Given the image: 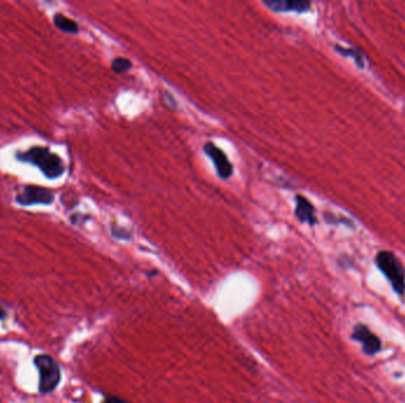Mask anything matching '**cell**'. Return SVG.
Here are the masks:
<instances>
[{"mask_svg": "<svg viewBox=\"0 0 405 403\" xmlns=\"http://www.w3.org/2000/svg\"><path fill=\"white\" fill-rule=\"evenodd\" d=\"M15 158L19 162L29 163L37 167L46 179H60L66 173V163L63 159L50 151L48 147L33 146L28 151H17Z\"/></svg>", "mask_w": 405, "mask_h": 403, "instance_id": "6da1fadb", "label": "cell"}, {"mask_svg": "<svg viewBox=\"0 0 405 403\" xmlns=\"http://www.w3.org/2000/svg\"><path fill=\"white\" fill-rule=\"evenodd\" d=\"M376 265L399 296L405 294V270L397 256L390 251H381L376 256Z\"/></svg>", "mask_w": 405, "mask_h": 403, "instance_id": "7a4b0ae2", "label": "cell"}, {"mask_svg": "<svg viewBox=\"0 0 405 403\" xmlns=\"http://www.w3.org/2000/svg\"><path fill=\"white\" fill-rule=\"evenodd\" d=\"M33 363L39 373L38 391L43 395L53 393L61 382V368L58 363L46 354L37 355Z\"/></svg>", "mask_w": 405, "mask_h": 403, "instance_id": "3957f363", "label": "cell"}, {"mask_svg": "<svg viewBox=\"0 0 405 403\" xmlns=\"http://www.w3.org/2000/svg\"><path fill=\"white\" fill-rule=\"evenodd\" d=\"M55 201V194L50 188L39 186H24L17 193L16 203L21 206H33V205H51Z\"/></svg>", "mask_w": 405, "mask_h": 403, "instance_id": "277c9868", "label": "cell"}, {"mask_svg": "<svg viewBox=\"0 0 405 403\" xmlns=\"http://www.w3.org/2000/svg\"><path fill=\"white\" fill-rule=\"evenodd\" d=\"M203 149H204L205 154L209 156L215 165L218 176L223 180L229 179L230 176L233 174V166L224 151L213 142L205 143Z\"/></svg>", "mask_w": 405, "mask_h": 403, "instance_id": "5b68a950", "label": "cell"}, {"mask_svg": "<svg viewBox=\"0 0 405 403\" xmlns=\"http://www.w3.org/2000/svg\"><path fill=\"white\" fill-rule=\"evenodd\" d=\"M351 338L363 344V351L368 356H373L381 351V338L378 337L376 334H373L372 331L368 329L365 324H357L353 328Z\"/></svg>", "mask_w": 405, "mask_h": 403, "instance_id": "8992f818", "label": "cell"}, {"mask_svg": "<svg viewBox=\"0 0 405 403\" xmlns=\"http://www.w3.org/2000/svg\"><path fill=\"white\" fill-rule=\"evenodd\" d=\"M267 8L274 12H307L312 3L303 0H269L263 1Z\"/></svg>", "mask_w": 405, "mask_h": 403, "instance_id": "52a82bcc", "label": "cell"}, {"mask_svg": "<svg viewBox=\"0 0 405 403\" xmlns=\"http://www.w3.org/2000/svg\"><path fill=\"white\" fill-rule=\"evenodd\" d=\"M295 216L300 223H307L311 226L318 224V219L315 216V208L311 201L303 196H295Z\"/></svg>", "mask_w": 405, "mask_h": 403, "instance_id": "ba28073f", "label": "cell"}, {"mask_svg": "<svg viewBox=\"0 0 405 403\" xmlns=\"http://www.w3.org/2000/svg\"><path fill=\"white\" fill-rule=\"evenodd\" d=\"M53 24L58 30H61L62 32L73 33V35L78 33V23L62 13H56L53 16Z\"/></svg>", "mask_w": 405, "mask_h": 403, "instance_id": "9c48e42d", "label": "cell"}, {"mask_svg": "<svg viewBox=\"0 0 405 403\" xmlns=\"http://www.w3.org/2000/svg\"><path fill=\"white\" fill-rule=\"evenodd\" d=\"M334 49H336V53H339L340 55H343L345 57L353 58L356 61L357 66H359V68H364V57L360 53L359 50L343 48V46H339V45H336Z\"/></svg>", "mask_w": 405, "mask_h": 403, "instance_id": "30bf717a", "label": "cell"}, {"mask_svg": "<svg viewBox=\"0 0 405 403\" xmlns=\"http://www.w3.org/2000/svg\"><path fill=\"white\" fill-rule=\"evenodd\" d=\"M132 62L128 58L118 57L115 58L114 61L111 62V70L115 73H127L128 70H131Z\"/></svg>", "mask_w": 405, "mask_h": 403, "instance_id": "8fae6325", "label": "cell"}, {"mask_svg": "<svg viewBox=\"0 0 405 403\" xmlns=\"http://www.w3.org/2000/svg\"><path fill=\"white\" fill-rule=\"evenodd\" d=\"M102 403H127L123 401V400L118 399V397H114V396H111V397H107Z\"/></svg>", "mask_w": 405, "mask_h": 403, "instance_id": "7c38bea8", "label": "cell"}, {"mask_svg": "<svg viewBox=\"0 0 405 403\" xmlns=\"http://www.w3.org/2000/svg\"><path fill=\"white\" fill-rule=\"evenodd\" d=\"M6 316H8V312L5 311L4 308H3V306H0V319H5V318H6Z\"/></svg>", "mask_w": 405, "mask_h": 403, "instance_id": "4fadbf2b", "label": "cell"}]
</instances>
